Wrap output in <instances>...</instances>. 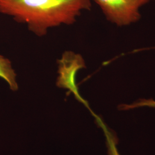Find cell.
<instances>
[{
    "mask_svg": "<svg viewBox=\"0 0 155 155\" xmlns=\"http://www.w3.org/2000/svg\"><path fill=\"white\" fill-rule=\"evenodd\" d=\"M90 0H0V13L26 23L35 35H45L48 28L70 25L83 10H90Z\"/></svg>",
    "mask_w": 155,
    "mask_h": 155,
    "instance_id": "1",
    "label": "cell"
},
{
    "mask_svg": "<svg viewBox=\"0 0 155 155\" xmlns=\"http://www.w3.org/2000/svg\"><path fill=\"white\" fill-rule=\"evenodd\" d=\"M107 19L118 26L131 24L141 17L139 6L134 0H93Z\"/></svg>",
    "mask_w": 155,
    "mask_h": 155,
    "instance_id": "2",
    "label": "cell"
},
{
    "mask_svg": "<svg viewBox=\"0 0 155 155\" xmlns=\"http://www.w3.org/2000/svg\"><path fill=\"white\" fill-rule=\"evenodd\" d=\"M59 64V76L57 79V86L61 88L68 89L74 95L77 100L87 107L94 116L95 114L90 109L89 104L79 93L75 83V77L78 71L85 67V63L82 57L79 54L67 52L63 55Z\"/></svg>",
    "mask_w": 155,
    "mask_h": 155,
    "instance_id": "3",
    "label": "cell"
},
{
    "mask_svg": "<svg viewBox=\"0 0 155 155\" xmlns=\"http://www.w3.org/2000/svg\"><path fill=\"white\" fill-rule=\"evenodd\" d=\"M17 75L12 67L11 61L8 58L0 55V78L8 83L12 91L18 90L16 81Z\"/></svg>",
    "mask_w": 155,
    "mask_h": 155,
    "instance_id": "4",
    "label": "cell"
},
{
    "mask_svg": "<svg viewBox=\"0 0 155 155\" xmlns=\"http://www.w3.org/2000/svg\"><path fill=\"white\" fill-rule=\"evenodd\" d=\"M94 117L95 118L96 122L100 127L102 128L105 134L108 155H121L117 149V145L118 143V140L114 133L107 127L100 117L96 116Z\"/></svg>",
    "mask_w": 155,
    "mask_h": 155,
    "instance_id": "5",
    "label": "cell"
},
{
    "mask_svg": "<svg viewBox=\"0 0 155 155\" xmlns=\"http://www.w3.org/2000/svg\"><path fill=\"white\" fill-rule=\"evenodd\" d=\"M141 107H155V101L152 99L150 100H140L133 103L132 104H123L119 106L120 109L122 110H127L134 109Z\"/></svg>",
    "mask_w": 155,
    "mask_h": 155,
    "instance_id": "6",
    "label": "cell"
},
{
    "mask_svg": "<svg viewBox=\"0 0 155 155\" xmlns=\"http://www.w3.org/2000/svg\"><path fill=\"white\" fill-rule=\"evenodd\" d=\"M151 0H134L136 4L140 8L141 6L144 5L145 4L148 3Z\"/></svg>",
    "mask_w": 155,
    "mask_h": 155,
    "instance_id": "7",
    "label": "cell"
}]
</instances>
